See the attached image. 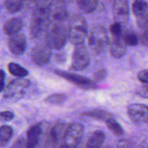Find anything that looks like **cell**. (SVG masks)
Instances as JSON below:
<instances>
[{"label": "cell", "mask_w": 148, "mask_h": 148, "mask_svg": "<svg viewBox=\"0 0 148 148\" xmlns=\"http://www.w3.org/2000/svg\"><path fill=\"white\" fill-rule=\"evenodd\" d=\"M47 7H39L33 11L30 23L29 32L32 38H36L42 31L46 30L49 23Z\"/></svg>", "instance_id": "cell-4"}, {"label": "cell", "mask_w": 148, "mask_h": 148, "mask_svg": "<svg viewBox=\"0 0 148 148\" xmlns=\"http://www.w3.org/2000/svg\"><path fill=\"white\" fill-rule=\"evenodd\" d=\"M122 39L127 46H135L139 43L138 36L132 31L122 33Z\"/></svg>", "instance_id": "cell-27"}, {"label": "cell", "mask_w": 148, "mask_h": 148, "mask_svg": "<svg viewBox=\"0 0 148 148\" xmlns=\"http://www.w3.org/2000/svg\"><path fill=\"white\" fill-rule=\"evenodd\" d=\"M136 93L141 98L148 99V85L146 84V85L140 87L136 91Z\"/></svg>", "instance_id": "cell-32"}, {"label": "cell", "mask_w": 148, "mask_h": 148, "mask_svg": "<svg viewBox=\"0 0 148 148\" xmlns=\"http://www.w3.org/2000/svg\"><path fill=\"white\" fill-rule=\"evenodd\" d=\"M23 4V0H5L4 1V7L11 14H14L20 11Z\"/></svg>", "instance_id": "cell-24"}, {"label": "cell", "mask_w": 148, "mask_h": 148, "mask_svg": "<svg viewBox=\"0 0 148 148\" xmlns=\"http://www.w3.org/2000/svg\"><path fill=\"white\" fill-rule=\"evenodd\" d=\"M63 2H64L65 4H71V3L73 1V0H62Z\"/></svg>", "instance_id": "cell-36"}, {"label": "cell", "mask_w": 148, "mask_h": 148, "mask_svg": "<svg viewBox=\"0 0 148 148\" xmlns=\"http://www.w3.org/2000/svg\"><path fill=\"white\" fill-rule=\"evenodd\" d=\"M67 98V96H66L65 94L62 93H56L53 94V95H49V97L45 99V102L46 103L51 104V105H61V104L63 103L65 101Z\"/></svg>", "instance_id": "cell-28"}, {"label": "cell", "mask_w": 148, "mask_h": 148, "mask_svg": "<svg viewBox=\"0 0 148 148\" xmlns=\"http://www.w3.org/2000/svg\"><path fill=\"white\" fill-rule=\"evenodd\" d=\"M8 70L12 75L17 77H25L28 75V71L27 69L14 62H10L9 64Z\"/></svg>", "instance_id": "cell-23"}, {"label": "cell", "mask_w": 148, "mask_h": 148, "mask_svg": "<svg viewBox=\"0 0 148 148\" xmlns=\"http://www.w3.org/2000/svg\"><path fill=\"white\" fill-rule=\"evenodd\" d=\"M5 72L4 70L0 69V92L4 90L5 88Z\"/></svg>", "instance_id": "cell-35"}, {"label": "cell", "mask_w": 148, "mask_h": 148, "mask_svg": "<svg viewBox=\"0 0 148 148\" xmlns=\"http://www.w3.org/2000/svg\"><path fill=\"white\" fill-rule=\"evenodd\" d=\"M13 135V130L10 126L3 125L0 127V147L7 145Z\"/></svg>", "instance_id": "cell-22"}, {"label": "cell", "mask_w": 148, "mask_h": 148, "mask_svg": "<svg viewBox=\"0 0 148 148\" xmlns=\"http://www.w3.org/2000/svg\"><path fill=\"white\" fill-rule=\"evenodd\" d=\"M46 123H38L32 126L27 131V147L33 148L36 147L38 145L39 141L43 134V132L46 130Z\"/></svg>", "instance_id": "cell-14"}, {"label": "cell", "mask_w": 148, "mask_h": 148, "mask_svg": "<svg viewBox=\"0 0 148 148\" xmlns=\"http://www.w3.org/2000/svg\"><path fill=\"white\" fill-rule=\"evenodd\" d=\"M106 124L107 127L116 135L121 136L124 134V132L122 127L113 117L107 119L106 121Z\"/></svg>", "instance_id": "cell-26"}, {"label": "cell", "mask_w": 148, "mask_h": 148, "mask_svg": "<svg viewBox=\"0 0 148 148\" xmlns=\"http://www.w3.org/2000/svg\"><path fill=\"white\" fill-rule=\"evenodd\" d=\"M90 64V55L83 43L75 45L72 57L71 69L75 71H82Z\"/></svg>", "instance_id": "cell-6"}, {"label": "cell", "mask_w": 148, "mask_h": 148, "mask_svg": "<svg viewBox=\"0 0 148 148\" xmlns=\"http://www.w3.org/2000/svg\"><path fill=\"white\" fill-rule=\"evenodd\" d=\"M8 48L10 51L15 56L24 53L27 49V40L23 33H17L10 36L8 39Z\"/></svg>", "instance_id": "cell-12"}, {"label": "cell", "mask_w": 148, "mask_h": 148, "mask_svg": "<svg viewBox=\"0 0 148 148\" xmlns=\"http://www.w3.org/2000/svg\"><path fill=\"white\" fill-rule=\"evenodd\" d=\"M127 113L132 121L137 124L148 123V106L143 104L133 103L127 108Z\"/></svg>", "instance_id": "cell-13"}, {"label": "cell", "mask_w": 148, "mask_h": 148, "mask_svg": "<svg viewBox=\"0 0 148 148\" xmlns=\"http://www.w3.org/2000/svg\"><path fill=\"white\" fill-rule=\"evenodd\" d=\"M12 147H27V142L23 137L17 139L12 146Z\"/></svg>", "instance_id": "cell-34"}, {"label": "cell", "mask_w": 148, "mask_h": 148, "mask_svg": "<svg viewBox=\"0 0 148 148\" xmlns=\"http://www.w3.org/2000/svg\"><path fill=\"white\" fill-rule=\"evenodd\" d=\"M84 115L87 116L91 117L97 120H101V121H106L109 118L113 117V115L111 113L106 111L102 109H93L91 111H86L84 113Z\"/></svg>", "instance_id": "cell-21"}, {"label": "cell", "mask_w": 148, "mask_h": 148, "mask_svg": "<svg viewBox=\"0 0 148 148\" xmlns=\"http://www.w3.org/2000/svg\"><path fill=\"white\" fill-rule=\"evenodd\" d=\"M30 81L23 77H18L10 81L4 89V98H10L17 95H21L22 92L28 88Z\"/></svg>", "instance_id": "cell-10"}, {"label": "cell", "mask_w": 148, "mask_h": 148, "mask_svg": "<svg viewBox=\"0 0 148 148\" xmlns=\"http://www.w3.org/2000/svg\"><path fill=\"white\" fill-rule=\"evenodd\" d=\"M24 26V21L20 17H12L7 20L3 25V31L7 36L19 33Z\"/></svg>", "instance_id": "cell-16"}, {"label": "cell", "mask_w": 148, "mask_h": 148, "mask_svg": "<svg viewBox=\"0 0 148 148\" xmlns=\"http://www.w3.org/2000/svg\"><path fill=\"white\" fill-rule=\"evenodd\" d=\"M68 39L73 45L84 43L88 36L86 20L80 14H75L70 18L67 28Z\"/></svg>", "instance_id": "cell-2"}, {"label": "cell", "mask_w": 148, "mask_h": 148, "mask_svg": "<svg viewBox=\"0 0 148 148\" xmlns=\"http://www.w3.org/2000/svg\"><path fill=\"white\" fill-rule=\"evenodd\" d=\"M106 140L104 132L101 130H96L91 134L87 141L86 147L88 148H99L103 145Z\"/></svg>", "instance_id": "cell-18"}, {"label": "cell", "mask_w": 148, "mask_h": 148, "mask_svg": "<svg viewBox=\"0 0 148 148\" xmlns=\"http://www.w3.org/2000/svg\"><path fill=\"white\" fill-rule=\"evenodd\" d=\"M110 52L116 59L122 57L127 51V46L122 39V35L119 36H111L109 38Z\"/></svg>", "instance_id": "cell-15"}, {"label": "cell", "mask_w": 148, "mask_h": 148, "mask_svg": "<svg viewBox=\"0 0 148 148\" xmlns=\"http://www.w3.org/2000/svg\"><path fill=\"white\" fill-rule=\"evenodd\" d=\"M137 78L141 82L148 85V69L140 71L137 75Z\"/></svg>", "instance_id": "cell-33"}, {"label": "cell", "mask_w": 148, "mask_h": 148, "mask_svg": "<svg viewBox=\"0 0 148 148\" xmlns=\"http://www.w3.org/2000/svg\"><path fill=\"white\" fill-rule=\"evenodd\" d=\"M46 43L53 49L59 50L66 44L68 39L67 29L62 23L51 21L46 28Z\"/></svg>", "instance_id": "cell-1"}, {"label": "cell", "mask_w": 148, "mask_h": 148, "mask_svg": "<svg viewBox=\"0 0 148 148\" xmlns=\"http://www.w3.org/2000/svg\"><path fill=\"white\" fill-rule=\"evenodd\" d=\"M137 24L143 31L144 38L148 42V12L143 15L137 17Z\"/></svg>", "instance_id": "cell-25"}, {"label": "cell", "mask_w": 148, "mask_h": 148, "mask_svg": "<svg viewBox=\"0 0 148 148\" xmlns=\"http://www.w3.org/2000/svg\"><path fill=\"white\" fill-rule=\"evenodd\" d=\"M106 69L104 68H101L93 74V81L94 82H99V81L103 80L106 77Z\"/></svg>", "instance_id": "cell-30"}, {"label": "cell", "mask_w": 148, "mask_h": 148, "mask_svg": "<svg viewBox=\"0 0 148 148\" xmlns=\"http://www.w3.org/2000/svg\"><path fill=\"white\" fill-rule=\"evenodd\" d=\"M132 9L133 14L137 17H139L147 12L148 4L145 0H134Z\"/></svg>", "instance_id": "cell-20"}, {"label": "cell", "mask_w": 148, "mask_h": 148, "mask_svg": "<svg viewBox=\"0 0 148 148\" xmlns=\"http://www.w3.org/2000/svg\"><path fill=\"white\" fill-rule=\"evenodd\" d=\"M14 118V114L12 111H5L0 112V121H10Z\"/></svg>", "instance_id": "cell-31"}, {"label": "cell", "mask_w": 148, "mask_h": 148, "mask_svg": "<svg viewBox=\"0 0 148 148\" xmlns=\"http://www.w3.org/2000/svg\"><path fill=\"white\" fill-rule=\"evenodd\" d=\"M68 126L69 124L62 121H59L55 125H53L46 135L48 143H50L55 147L56 146L60 147L63 143L64 137L66 134Z\"/></svg>", "instance_id": "cell-11"}, {"label": "cell", "mask_w": 148, "mask_h": 148, "mask_svg": "<svg viewBox=\"0 0 148 148\" xmlns=\"http://www.w3.org/2000/svg\"><path fill=\"white\" fill-rule=\"evenodd\" d=\"M111 36H119L122 35V27L120 22H115L111 25L109 28Z\"/></svg>", "instance_id": "cell-29"}, {"label": "cell", "mask_w": 148, "mask_h": 148, "mask_svg": "<svg viewBox=\"0 0 148 148\" xmlns=\"http://www.w3.org/2000/svg\"><path fill=\"white\" fill-rule=\"evenodd\" d=\"M84 134V127L79 123L69 124L61 147H75L79 144Z\"/></svg>", "instance_id": "cell-5"}, {"label": "cell", "mask_w": 148, "mask_h": 148, "mask_svg": "<svg viewBox=\"0 0 148 148\" xmlns=\"http://www.w3.org/2000/svg\"><path fill=\"white\" fill-rule=\"evenodd\" d=\"M46 43H38L33 47L31 51V59L38 66L47 64L51 57V50Z\"/></svg>", "instance_id": "cell-9"}, {"label": "cell", "mask_w": 148, "mask_h": 148, "mask_svg": "<svg viewBox=\"0 0 148 148\" xmlns=\"http://www.w3.org/2000/svg\"><path fill=\"white\" fill-rule=\"evenodd\" d=\"M54 72L58 76L64 78L71 83L74 84V85H77V86L79 87L82 89L92 90L97 88L95 82L88 77H85L81 76V75H77L75 73H71V72H66V71L59 70V69H55Z\"/></svg>", "instance_id": "cell-7"}, {"label": "cell", "mask_w": 148, "mask_h": 148, "mask_svg": "<svg viewBox=\"0 0 148 148\" xmlns=\"http://www.w3.org/2000/svg\"><path fill=\"white\" fill-rule=\"evenodd\" d=\"M88 46L96 54L102 53L109 44L108 32L103 26L97 25L92 27L88 36Z\"/></svg>", "instance_id": "cell-3"}, {"label": "cell", "mask_w": 148, "mask_h": 148, "mask_svg": "<svg viewBox=\"0 0 148 148\" xmlns=\"http://www.w3.org/2000/svg\"><path fill=\"white\" fill-rule=\"evenodd\" d=\"M76 2L79 10L87 14L96 11L99 5L98 0H76Z\"/></svg>", "instance_id": "cell-19"}, {"label": "cell", "mask_w": 148, "mask_h": 148, "mask_svg": "<svg viewBox=\"0 0 148 148\" xmlns=\"http://www.w3.org/2000/svg\"><path fill=\"white\" fill-rule=\"evenodd\" d=\"M114 10L116 18L124 20L129 17V6L127 0H114Z\"/></svg>", "instance_id": "cell-17"}, {"label": "cell", "mask_w": 148, "mask_h": 148, "mask_svg": "<svg viewBox=\"0 0 148 148\" xmlns=\"http://www.w3.org/2000/svg\"><path fill=\"white\" fill-rule=\"evenodd\" d=\"M47 11L51 21L63 23L69 15L66 4L62 0H52L48 5Z\"/></svg>", "instance_id": "cell-8"}]
</instances>
